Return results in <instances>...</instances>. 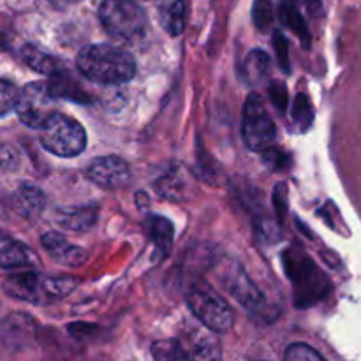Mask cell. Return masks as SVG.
Masks as SVG:
<instances>
[{
  "label": "cell",
  "instance_id": "6da1fadb",
  "mask_svg": "<svg viewBox=\"0 0 361 361\" xmlns=\"http://www.w3.org/2000/svg\"><path fill=\"white\" fill-rule=\"evenodd\" d=\"M81 76L99 85H123L136 76V60L127 49L113 44H90L76 56Z\"/></svg>",
  "mask_w": 361,
  "mask_h": 361
},
{
  "label": "cell",
  "instance_id": "7a4b0ae2",
  "mask_svg": "<svg viewBox=\"0 0 361 361\" xmlns=\"http://www.w3.org/2000/svg\"><path fill=\"white\" fill-rule=\"evenodd\" d=\"M80 281L73 277H46V275L25 271L14 274L4 281V291L13 298L34 305H51L69 296Z\"/></svg>",
  "mask_w": 361,
  "mask_h": 361
},
{
  "label": "cell",
  "instance_id": "3957f363",
  "mask_svg": "<svg viewBox=\"0 0 361 361\" xmlns=\"http://www.w3.org/2000/svg\"><path fill=\"white\" fill-rule=\"evenodd\" d=\"M284 267L295 288L296 305L309 307L324 298L330 289V282L307 254L293 247L284 254Z\"/></svg>",
  "mask_w": 361,
  "mask_h": 361
},
{
  "label": "cell",
  "instance_id": "277c9868",
  "mask_svg": "<svg viewBox=\"0 0 361 361\" xmlns=\"http://www.w3.org/2000/svg\"><path fill=\"white\" fill-rule=\"evenodd\" d=\"M99 20L102 28L118 41L137 42L147 35V13L134 0H104L99 6Z\"/></svg>",
  "mask_w": 361,
  "mask_h": 361
},
{
  "label": "cell",
  "instance_id": "5b68a950",
  "mask_svg": "<svg viewBox=\"0 0 361 361\" xmlns=\"http://www.w3.org/2000/svg\"><path fill=\"white\" fill-rule=\"evenodd\" d=\"M39 143L56 157H76L87 147V133L80 122L55 111L39 129Z\"/></svg>",
  "mask_w": 361,
  "mask_h": 361
},
{
  "label": "cell",
  "instance_id": "8992f818",
  "mask_svg": "<svg viewBox=\"0 0 361 361\" xmlns=\"http://www.w3.org/2000/svg\"><path fill=\"white\" fill-rule=\"evenodd\" d=\"M185 302L194 317L215 334H228L235 324V314L231 307L208 286H192L187 291Z\"/></svg>",
  "mask_w": 361,
  "mask_h": 361
},
{
  "label": "cell",
  "instance_id": "52a82bcc",
  "mask_svg": "<svg viewBox=\"0 0 361 361\" xmlns=\"http://www.w3.org/2000/svg\"><path fill=\"white\" fill-rule=\"evenodd\" d=\"M277 127L267 109V102L259 94H250L243 106L242 137L243 143L252 152H264L271 148Z\"/></svg>",
  "mask_w": 361,
  "mask_h": 361
},
{
  "label": "cell",
  "instance_id": "ba28073f",
  "mask_svg": "<svg viewBox=\"0 0 361 361\" xmlns=\"http://www.w3.org/2000/svg\"><path fill=\"white\" fill-rule=\"evenodd\" d=\"M55 102L56 97L49 90L48 81H35L21 88L14 111L23 126L39 130L42 123L55 113Z\"/></svg>",
  "mask_w": 361,
  "mask_h": 361
},
{
  "label": "cell",
  "instance_id": "9c48e42d",
  "mask_svg": "<svg viewBox=\"0 0 361 361\" xmlns=\"http://www.w3.org/2000/svg\"><path fill=\"white\" fill-rule=\"evenodd\" d=\"M85 175L95 185L115 190L122 189L129 183L130 169L123 159L116 157V155H106V157L94 159L85 169Z\"/></svg>",
  "mask_w": 361,
  "mask_h": 361
},
{
  "label": "cell",
  "instance_id": "30bf717a",
  "mask_svg": "<svg viewBox=\"0 0 361 361\" xmlns=\"http://www.w3.org/2000/svg\"><path fill=\"white\" fill-rule=\"evenodd\" d=\"M221 279L222 286L228 289L229 295L235 296L249 312H256V310L263 309V296L257 291L256 286L249 279V275L243 271L242 267L233 264L231 268H224V274Z\"/></svg>",
  "mask_w": 361,
  "mask_h": 361
},
{
  "label": "cell",
  "instance_id": "8fae6325",
  "mask_svg": "<svg viewBox=\"0 0 361 361\" xmlns=\"http://www.w3.org/2000/svg\"><path fill=\"white\" fill-rule=\"evenodd\" d=\"M41 243L46 252H48V256L55 259L56 263L63 264V267H81L87 259V252L81 247L73 245L60 233H46L41 238Z\"/></svg>",
  "mask_w": 361,
  "mask_h": 361
},
{
  "label": "cell",
  "instance_id": "7c38bea8",
  "mask_svg": "<svg viewBox=\"0 0 361 361\" xmlns=\"http://www.w3.org/2000/svg\"><path fill=\"white\" fill-rule=\"evenodd\" d=\"M0 264H2L4 270H20V268L35 267L37 259L25 243L18 242V240H11L9 236H2Z\"/></svg>",
  "mask_w": 361,
  "mask_h": 361
},
{
  "label": "cell",
  "instance_id": "4fadbf2b",
  "mask_svg": "<svg viewBox=\"0 0 361 361\" xmlns=\"http://www.w3.org/2000/svg\"><path fill=\"white\" fill-rule=\"evenodd\" d=\"M46 207V196L39 187L23 183L13 196V208L25 219H35Z\"/></svg>",
  "mask_w": 361,
  "mask_h": 361
},
{
  "label": "cell",
  "instance_id": "5bb4252c",
  "mask_svg": "<svg viewBox=\"0 0 361 361\" xmlns=\"http://www.w3.org/2000/svg\"><path fill=\"white\" fill-rule=\"evenodd\" d=\"M97 204H81V207L62 208L55 214L56 222L66 229L73 231H87L97 221Z\"/></svg>",
  "mask_w": 361,
  "mask_h": 361
},
{
  "label": "cell",
  "instance_id": "9a60e30c",
  "mask_svg": "<svg viewBox=\"0 0 361 361\" xmlns=\"http://www.w3.org/2000/svg\"><path fill=\"white\" fill-rule=\"evenodd\" d=\"M145 229H147L154 245L162 254H168L173 245V233H175L173 222L169 219L161 217V215H148L145 219Z\"/></svg>",
  "mask_w": 361,
  "mask_h": 361
},
{
  "label": "cell",
  "instance_id": "2e32d148",
  "mask_svg": "<svg viewBox=\"0 0 361 361\" xmlns=\"http://www.w3.org/2000/svg\"><path fill=\"white\" fill-rule=\"evenodd\" d=\"M21 60L25 62V66H28L30 69L37 71L41 74H48L53 76L56 73H62V67L59 66V60L55 56H51L49 53L42 51V49L35 48V46L27 44L21 48L20 51Z\"/></svg>",
  "mask_w": 361,
  "mask_h": 361
},
{
  "label": "cell",
  "instance_id": "e0dca14e",
  "mask_svg": "<svg viewBox=\"0 0 361 361\" xmlns=\"http://www.w3.org/2000/svg\"><path fill=\"white\" fill-rule=\"evenodd\" d=\"M49 85V90L51 94L55 95L56 99L63 97V99H73V101L81 102V104H88L92 102V99L88 97L87 92L73 80V76L69 74H63V73H56L53 74L51 80L48 81Z\"/></svg>",
  "mask_w": 361,
  "mask_h": 361
},
{
  "label": "cell",
  "instance_id": "ac0fdd59",
  "mask_svg": "<svg viewBox=\"0 0 361 361\" xmlns=\"http://www.w3.org/2000/svg\"><path fill=\"white\" fill-rule=\"evenodd\" d=\"M268 74H270V56L263 49H254L242 66L243 80L254 87V85L263 83Z\"/></svg>",
  "mask_w": 361,
  "mask_h": 361
},
{
  "label": "cell",
  "instance_id": "d6986e66",
  "mask_svg": "<svg viewBox=\"0 0 361 361\" xmlns=\"http://www.w3.org/2000/svg\"><path fill=\"white\" fill-rule=\"evenodd\" d=\"M161 23L168 34L173 37L180 35L185 27V6L183 0H166L161 4Z\"/></svg>",
  "mask_w": 361,
  "mask_h": 361
},
{
  "label": "cell",
  "instance_id": "ffe728a7",
  "mask_svg": "<svg viewBox=\"0 0 361 361\" xmlns=\"http://www.w3.org/2000/svg\"><path fill=\"white\" fill-rule=\"evenodd\" d=\"M161 196L168 200H182V194L185 190V175L180 169H169L164 176H161L157 182Z\"/></svg>",
  "mask_w": 361,
  "mask_h": 361
},
{
  "label": "cell",
  "instance_id": "44dd1931",
  "mask_svg": "<svg viewBox=\"0 0 361 361\" xmlns=\"http://www.w3.org/2000/svg\"><path fill=\"white\" fill-rule=\"evenodd\" d=\"M152 356L155 360H164V361H173V360H190L192 355L185 351L182 348V344L176 341H159L152 345Z\"/></svg>",
  "mask_w": 361,
  "mask_h": 361
},
{
  "label": "cell",
  "instance_id": "7402d4cb",
  "mask_svg": "<svg viewBox=\"0 0 361 361\" xmlns=\"http://www.w3.org/2000/svg\"><path fill=\"white\" fill-rule=\"evenodd\" d=\"M281 16L284 18L286 25H288V27L291 28L295 34H298L300 37H302L303 42H307V39H309V30H307L305 21L302 20L300 13L296 11L295 4H291V2L282 4V6H281Z\"/></svg>",
  "mask_w": 361,
  "mask_h": 361
},
{
  "label": "cell",
  "instance_id": "603a6c76",
  "mask_svg": "<svg viewBox=\"0 0 361 361\" xmlns=\"http://www.w3.org/2000/svg\"><path fill=\"white\" fill-rule=\"evenodd\" d=\"M18 99H20V90L11 83L9 80H2V88H0V108H2V116L9 115L13 109H16Z\"/></svg>",
  "mask_w": 361,
  "mask_h": 361
},
{
  "label": "cell",
  "instance_id": "cb8c5ba5",
  "mask_svg": "<svg viewBox=\"0 0 361 361\" xmlns=\"http://www.w3.org/2000/svg\"><path fill=\"white\" fill-rule=\"evenodd\" d=\"M284 360L288 361H321L323 356L307 344H293L286 349Z\"/></svg>",
  "mask_w": 361,
  "mask_h": 361
},
{
  "label": "cell",
  "instance_id": "d4e9b609",
  "mask_svg": "<svg viewBox=\"0 0 361 361\" xmlns=\"http://www.w3.org/2000/svg\"><path fill=\"white\" fill-rule=\"evenodd\" d=\"M293 116H295L296 123H302V129L305 130L312 122V109H310V102L307 95L300 94L295 101V109H293Z\"/></svg>",
  "mask_w": 361,
  "mask_h": 361
},
{
  "label": "cell",
  "instance_id": "484cf974",
  "mask_svg": "<svg viewBox=\"0 0 361 361\" xmlns=\"http://www.w3.org/2000/svg\"><path fill=\"white\" fill-rule=\"evenodd\" d=\"M252 18L254 23H256V27L259 28V30H267L271 23V18H274L270 2H267V0H257V2L254 4Z\"/></svg>",
  "mask_w": 361,
  "mask_h": 361
},
{
  "label": "cell",
  "instance_id": "4316f807",
  "mask_svg": "<svg viewBox=\"0 0 361 361\" xmlns=\"http://www.w3.org/2000/svg\"><path fill=\"white\" fill-rule=\"evenodd\" d=\"M274 46L277 49V59L281 67H284V71H289V53H288V41H286L284 35L279 30L274 32Z\"/></svg>",
  "mask_w": 361,
  "mask_h": 361
},
{
  "label": "cell",
  "instance_id": "83f0119b",
  "mask_svg": "<svg viewBox=\"0 0 361 361\" xmlns=\"http://www.w3.org/2000/svg\"><path fill=\"white\" fill-rule=\"evenodd\" d=\"M270 97L275 108H277L279 111H284L286 104H288V94H286L284 85H271Z\"/></svg>",
  "mask_w": 361,
  "mask_h": 361
},
{
  "label": "cell",
  "instance_id": "f1b7e54d",
  "mask_svg": "<svg viewBox=\"0 0 361 361\" xmlns=\"http://www.w3.org/2000/svg\"><path fill=\"white\" fill-rule=\"evenodd\" d=\"M80 2L81 0H49V4H51L55 9H60V11L67 9V7H71V6H76V4H80Z\"/></svg>",
  "mask_w": 361,
  "mask_h": 361
}]
</instances>
